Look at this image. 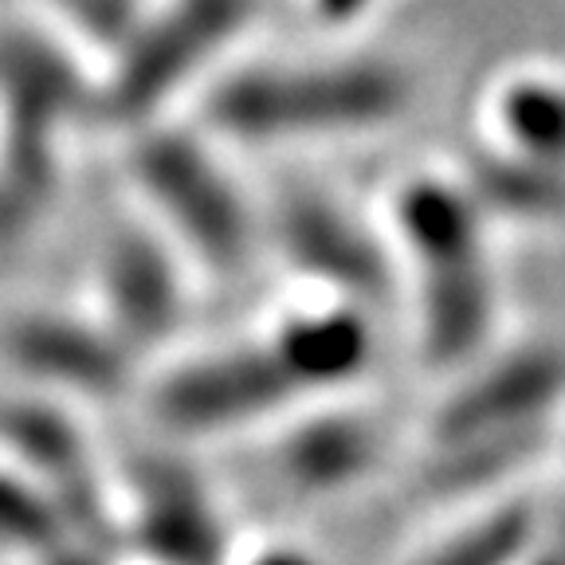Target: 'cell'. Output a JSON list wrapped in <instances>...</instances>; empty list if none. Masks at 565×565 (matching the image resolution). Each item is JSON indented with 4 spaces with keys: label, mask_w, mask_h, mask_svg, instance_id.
I'll list each match as a JSON object with an SVG mask.
<instances>
[{
    "label": "cell",
    "mask_w": 565,
    "mask_h": 565,
    "mask_svg": "<svg viewBox=\"0 0 565 565\" xmlns=\"http://www.w3.org/2000/svg\"><path fill=\"white\" fill-rule=\"evenodd\" d=\"M252 17L256 0H158L122 52L106 63L95 103L118 126H150L228 55Z\"/></svg>",
    "instance_id": "3957f363"
},
{
    "label": "cell",
    "mask_w": 565,
    "mask_h": 565,
    "mask_svg": "<svg viewBox=\"0 0 565 565\" xmlns=\"http://www.w3.org/2000/svg\"><path fill=\"white\" fill-rule=\"evenodd\" d=\"M275 362L287 373L302 405L342 401L362 385L377 358V330L365 307L345 299H322L291 307L264 330Z\"/></svg>",
    "instance_id": "52a82bcc"
},
{
    "label": "cell",
    "mask_w": 565,
    "mask_h": 565,
    "mask_svg": "<svg viewBox=\"0 0 565 565\" xmlns=\"http://www.w3.org/2000/svg\"><path fill=\"white\" fill-rule=\"evenodd\" d=\"M32 212L24 209V204L17 201V196L9 193V189L0 185V259L9 256L12 247L20 244V239L28 236V228H32Z\"/></svg>",
    "instance_id": "44dd1931"
},
{
    "label": "cell",
    "mask_w": 565,
    "mask_h": 565,
    "mask_svg": "<svg viewBox=\"0 0 565 565\" xmlns=\"http://www.w3.org/2000/svg\"><path fill=\"white\" fill-rule=\"evenodd\" d=\"M385 459V428L365 408L315 401L282 420L271 448L275 476L302 499H338L377 476Z\"/></svg>",
    "instance_id": "ba28073f"
},
{
    "label": "cell",
    "mask_w": 565,
    "mask_h": 565,
    "mask_svg": "<svg viewBox=\"0 0 565 565\" xmlns=\"http://www.w3.org/2000/svg\"><path fill=\"white\" fill-rule=\"evenodd\" d=\"M393 247L413 275L491 259V221L459 173H413L388 201Z\"/></svg>",
    "instance_id": "7c38bea8"
},
{
    "label": "cell",
    "mask_w": 565,
    "mask_h": 565,
    "mask_svg": "<svg viewBox=\"0 0 565 565\" xmlns=\"http://www.w3.org/2000/svg\"><path fill=\"white\" fill-rule=\"evenodd\" d=\"M487 130L507 153L565 169V75L514 71L487 98Z\"/></svg>",
    "instance_id": "9a60e30c"
},
{
    "label": "cell",
    "mask_w": 565,
    "mask_h": 565,
    "mask_svg": "<svg viewBox=\"0 0 565 565\" xmlns=\"http://www.w3.org/2000/svg\"><path fill=\"white\" fill-rule=\"evenodd\" d=\"M130 177L166 236L193 264L236 275L256 252V216L232 169L201 134L177 126H138Z\"/></svg>",
    "instance_id": "7a4b0ae2"
},
{
    "label": "cell",
    "mask_w": 565,
    "mask_h": 565,
    "mask_svg": "<svg viewBox=\"0 0 565 565\" xmlns=\"http://www.w3.org/2000/svg\"><path fill=\"white\" fill-rule=\"evenodd\" d=\"M0 345L17 370L67 388L75 397H118L134 373V353L103 322L75 315L32 310L24 318H12Z\"/></svg>",
    "instance_id": "8fae6325"
},
{
    "label": "cell",
    "mask_w": 565,
    "mask_h": 565,
    "mask_svg": "<svg viewBox=\"0 0 565 565\" xmlns=\"http://www.w3.org/2000/svg\"><path fill=\"white\" fill-rule=\"evenodd\" d=\"M522 565H565V554L557 550V542L550 539V530H546V539L539 542V550H534Z\"/></svg>",
    "instance_id": "cb8c5ba5"
},
{
    "label": "cell",
    "mask_w": 565,
    "mask_h": 565,
    "mask_svg": "<svg viewBox=\"0 0 565 565\" xmlns=\"http://www.w3.org/2000/svg\"><path fill=\"white\" fill-rule=\"evenodd\" d=\"M95 103V87L55 40L28 28L0 35V118L55 134Z\"/></svg>",
    "instance_id": "5bb4252c"
},
{
    "label": "cell",
    "mask_w": 565,
    "mask_h": 565,
    "mask_svg": "<svg viewBox=\"0 0 565 565\" xmlns=\"http://www.w3.org/2000/svg\"><path fill=\"white\" fill-rule=\"evenodd\" d=\"M302 4L322 28H353L370 20L385 0H302Z\"/></svg>",
    "instance_id": "ffe728a7"
},
{
    "label": "cell",
    "mask_w": 565,
    "mask_h": 565,
    "mask_svg": "<svg viewBox=\"0 0 565 565\" xmlns=\"http://www.w3.org/2000/svg\"><path fill=\"white\" fill-rule=\"evenodd\" d=\"M550 539H554V542H557V550L565 554V522H562L557 530H550Z\"/></svg>",
    "instance_id": "d4e9b609"
},
{
    "label": "cell",
    "mask_w": 565,
    "mask_h": 565,
    "mask_svg": "<svg viewBox=\"0 0 565 565\" xmlns=\"http://www.w3.org/2000/svg\"><path fill=\"white\" fill-rule=\"evenodd\" d=\"M63 539L67 534H63L60 514L52 511L47 494L0 471V542L28 550V554H47Z\"/></svg>",
    "instance_id": "d6986e66"
},
{
    "label": "cell",
    "mask_w": 565,
    "mask_h": 565,
    "mask_svg": "<svg viewBox=\"0 0 565 565\" xmlns=\"http://www.w3.org/2000/svg\"><path fill=\"white\" fill-rule=\"evenodd\" d=\"M44 9L52 12L63 32L95 47L110 63L126 47V40L138 32L150 0H44Z\"/></svg>",
    "instance_id": "ac0fdd59"
},
{
    "label": "cell",
    "mask_w": 565,
    "mask_h": 565,
    "mask_svg": "<svg viewBox=\"0 0 565 565\" xmlns=\"http://www.w3.org/2000/svg\"><path fill=\"white\" fill-rule=\"evenodd\" d=\"M565 416V345L519 342L456 373L428 416L424 444L554 436Z\"/></svg>",
    "instance_id": "5b68a950"
},
{
    "label": "cell",
    "mask_w": 565,
    "mask_h": 565,
    "mask_svg": "<svg viewBox=\"0 0 565 565\" xmlns=\"http://www.w3.org/2000/svg\"><path fill=\"white\" fill-rule=\"evenodd\" d=\"M40 565H115V554L63 539L60 546H52L47 554H40Z\"/></svg>",
    "instance_id": "7402d4cb"
},
{
    "label": "cell",
    "mask_w": 565,
    "mask_h": 565,
    "mask_svg": "<svg viewBox=\"0 0 565 565\" xmlns=\"http://www.w3.org/2000/svg\"><path fill=\"white\" fill-rule=\"evenodd\" d=\"M153 565H228L224 514L193 468L146 459L134 471L130 534Z\"/></svg>",
    "instance_id": "9c48e42d"
},
{
    "label": "cell",
    "mask_w": 565,
    "mask_h": 565,
    "mask_svg": "<svg viewBox=\"0 0 565 565\" xmlns=\"http://www.w3.org/2000/svg\"><path fill=\"white\" fill-rule=\"evenodd\" d=\"M416 350L433 373L456 377L494 350L499 282L491 259L413 275Z\"/></svg>",
    "instance_id": "4fadbf2b"
},
{
    "label": "cell",
    "mask_w": 565,
    "mask_h": 565,
    "mask_svg": "<svg viewBox=\"0 0 565 565\" xmlns=\"http://www.w3.org/2000/svg\"><path fill=\"white\" fill-rule=\"evenodd\" d=\"M413 106V79L393 60H259L209 83L204 130L236 146H299L385 130Z\"/></svg>",
    "instance_id": "6da1fadb"
},
{
    "label": "cell",
    "mask_w": 565,
    "mask_h": 565,
    "mask_svg": "<svg viewBox=\"0 0 565 565\" xmlns=\"http://www.w3.org/2000/svg\"><path fill=\"white\" fill-rule=\"evenodd\" d=\"M459 177L487 221L522 224V228L565 221V169L519 158L499 146H483L471 153Z\"/></svg>",
    "instance_id": "2e32d148"
},
{
    "label": "cell",
    "mask_w": 565,
    "mask_h": 565,
    "mask_svg": "<svg viewBox=\"0 0 565 565\" xmlns=\"http://www.w3.org/2000/svg\"><path fill=\"white\" fill-rule=\"evenodd\" d=\"M546 539L539 507L522 494H503L459 514L451 530L428 542L413 565H522Z\"/></svg>",
    "instance_id": "e0dca14e"
},
{
    "label": "cell",
    "mask_w": 565,
    "mask_h": 565,
    "mask_svg": "<svg viewBox=\"0 0 565 565\" xmlns=\"http://www.w3.org/2000/svg\"><path fill=\"white\" fill-rule=\"evenodd\" d=\"M557 424H562V428H557V433H562V451H565V416H562V420H557Z\"/></svg>",
    "instance_id": "484cf974"
},
{
    "label": "cell",
    "mask_w": 565,
    "mask_h": 565,
    "mask_svg": "<svg viewBox=\"0 0 565 565\" xmlns=\"http://www.w3.org/2000/svg\"><path fill=\"white\" fill-rule=\"evenodd\" d=\"M106 322L130 353L169 338L185 318V275L181 259L161 236L146 228H126L106 244L103 267Z\"/></svg>",
    "instance_id": "30bf717a"
},
{
    "label": "cell",
    "mask_w": 565,
    "mask_h": 565,
    "mask_svg": "<svg viewBox=\"0 0 565 565\" xmlns=\"http://www.w3.org/2000/svg\"><path fill=\"white\" fill-rule=\"evenodd\" d=\"M244 565H322V562L310 550L295 546V542H271V546H259Z\"/></svg>",
    "instance_id": "603a6c76"
},
{
    "label": "cell",
    "mask_w": 565,
    "mask_h": 565,
    "mask_svg": "<svg viewBox=\"0 0 565 565\" xmlns=\"http://www.w3.org/2000/svg\"><path fill=\"white\" fill-rule=\"evenodd\" d=\"M271 239L295 275L315 282L327 299L370 307L393 287L385 244L350 209L330 196L299 193L275 209Z\"/></svg>",
    "instance_id": "8992f818"
},
{
    "label": "cell",
    "mask_w": 565,
    "mask_h": 565,
    "mask_svg": "<svg viewBox=\"0 0 565 565\" xmlns=\"http://www.w3.org/2000/svg\"><path fill=\"white\" fill-rule=\"evenodd\" d=\"M150 405L158 424L173 436L209 440L279 424L302 408V401L259 334L169 365L153 385Z\"/></svg>",
    "instance_id": "277c9868"
}]
</instances>
